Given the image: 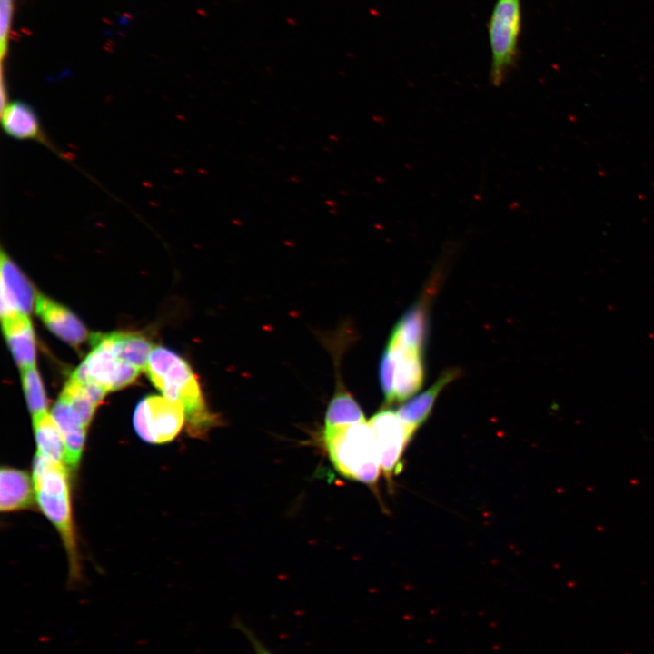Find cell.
<instances>
[{"mask_svg": "<svg viewBox=\"0 0 654 654\" xmlns=\"http://www.w3.org/2000/svg\"><path fill=\"white\" fill-rule=\"evenodd\" d=\"M145 372L164 397L183 404L190 433L203 435L218 424L217 416L205 403L196 375L182 357L166 348L155 346Z\"/></svg>", "mask_w": 654, "mask_h": 654, "instance_id": "1", "label": "cell"}, {"mask_svg": "<svg viewBox=\"0 0 654 654\" xmlns=\"http://www.w3.org/2000/svg\"><path fill=\"white\" fill-rule=\"evenodd\" d=\"M323 440L336 471L375 486L382 471L374 431L369 422L325 427Z\"/></svg>", "mask_w": 654, "mask_h": 654, "instance_id": "2", "label": "cell"}, {"mask_svg": "<svg viewBox=\"0 0 654 654\" xmlns=\"http://www.w3.org/2000/svg\"><path fill=\"white\" fill-rule=\"evenodd\" d=\"M33 482L37 504L58 530L67 552L71 571L75 575L79 570V559L65 464L35 455Z\"/></svg>", "mask_w": 654, "mask_h": 654, "instance_id": "3", "label": "cell"}, {"mask_svg": "<svg viewBox=\"0 0 654 654\" xmlns=\"http://www.w3.org/2000/svg\"><path fill=\"white\" fill-rule=\"evenodd\" d=\"M522 30L521 0H496L487 22L491 53L490 82L500 87L519 59Z\"/></svg>", "mask_w": 654, "mask_h": 654, "instance_id": "4", "label": "cell"}, {"mask_svg": "<svg viewBox=\"0 0 654 654\" xmlns=\"http://www.w3.org/2000/svg\"><path fill=\"white\" fill-rule=\"evenodd\" d=\"M91 344L92 351L72 374V378L98 384L108 391L119 390L136 379L140 370L116 356L108 333L92 335Z\"/></svg>", "mask_w": 654, "mask_h": 654, "instance_id": "5", "label": "cell"}, {"mask_svg": "<svg viewBox=\"0 0 654 654\" xmlns=\"http://www.w3.org/2000/svg\"><path fill=\"white\" fill-rule=\"evenodd\" d=\"M185 422L181 402L164 396L150 395L136 406L133 423L136 433L144 441L163 444L172 441Z\"/></svg>", "mask_w": 654, "mask_h": 654, "instance_id": "6", "label": "cell"}, {"mask_svg": "<svg viewBox=\"0 0 654 654\" xmlns=\"http://www.w3.org/2000/svg\"><path fill=\"white\" fill-rule=\"evenodd\" d=\"M379 453L381 469L388 481L401 469V459L413 433L401 421L396 411L383 408L370 420Z\"/></svg>", "mask_w": 654, "mask_h": 654, "instance_id": "7", "label": "cell"}, {"mask_svg": "<svg viewBox=\"0 0 654 654\" xmlns=\"http://www.w3.org/2000/svg\"><path fill=\"white\" fill-rule=\"evenodd\" d=\"M37 294L27 278L1 251V318L15 313L28 315L35 304Z\"/></svg>", "mask_w": 654, "mask_h": 654, "instance_id": "8", "label": "cell"}, {"mask_svg": "<svg viewBox=\"0 0 654 654\" xmlns=\"http://www.w3.org/2000/svg\"><path fill=\"white\" fill-rule=\"evenodd\" d=\"M35 307L45 325L63 341L77 346L86 339L84 325L66 307L42 294H37Z\"/></svg>", "mask_w": 654, "mask_h": 654, "instance_id": "9", "label": "cell"}, {"mask_svg": "<svg viewBox=\"0 0 654 654\" xmlns=\"http://www.w3.org/2000/svg\"><path fill=\"white\" fill-rule=\"evenodd\" d=\"M394 360V401L408 400L421 389L424 379L421 352L389 344Z\"/></svg>", "mask_w": 654, "mask_h": 654, "instance_id": "10", "label": "cell"}, {"mask_svg": "<svg viewBox=\"0 0 654 654\" xmlns=\"http://www.w3.org/2000/svg\"><path fill=\"white\" fill-rule=\"evenodd\" d=\"M4 132L18 140H34L49 145L35 110L24 101H11L1 107Z\"/></svg>", "mask_w": 654, "mask_h": 654, "instance_id": "11", "label": "cell"}, {"mask_svg": "<svg viewBox=\"0 0 654 654\" xmlns=\"http://www.w3.org/2000/svg\"><path fill=\"white\" fill-rule=\"evenodd\" d=\"M2 319V329L20 369L35 365V342L28 315L15 313Z\"/></svg>", "mask_w": 654, "mask_h": 654, "instance_id": "12", "label": "cell"}, {"mask_svg": "<svg viewBox=\"0 0 654 654\" xmlns=\"http://www.w3.org/2000/svg\"><path fill=\"white\" fill-rule=\"evenodd\" d=\"M458 369L445 371L437 382L422 393L405 402L396 412L413 433L427 421L435 401L443 388L459 376Z\"/></svg>", "mask_w": 654, "mask_h": 654, "instance_id": "13", "label": "cell"}, {"mask_svg": "<svg viewBox=\"0 0 654 654\" xmlns=\"http://www.w3.org/2000/svg\"><path fill=\"white\" fill-rule=\"evenodd\" d=\"M34 482L27 472L2 467L0 471V509L12 512L28 508L33 501Z\"/></svg>", "mask_w": 654, "mask_h": 654, "instance_id": "14", "label": "cell"}, {"mask_svg": "<svg viewBox=\"0 0 654 654\" xmlns=\"http://www.w3.org/2000/svg\"><path fill=\"white\" fill-rule=\"evenodd\" d=\"M52 415L58 424L65 444V463L76 468L84 451L86 429L68 404L59 398L52 410Z\"/></svg>", "mask_w": 654, "mask_h": 654, "instance_id": "15", "label": "cell"}, {"mask_svg": "<svg viewBox=\"0 0 654 654\" xmlns=\"http://www.w3.org/2000/svg\"><path fill=\"white\" fill-rule=\"evenodd\" d=\"M36 442V455L43 459L65 464V444L63 433L47 411L33 416Z\"/></svg>", "mask_w": 654, "mask_h": 654, "instance_id": "16", "label": "cell"}, {"mask_svg": "<svg viewBox=\"0 0 654 654\" xmlns=\"http://www.w3.org/2000/svg\"><path fill=\"white\" fill-rule=\"evenodd\" d=\"M427 312L422 302L412 306L394 327L389 344L421 351L426 336Z\"/></svg>", "mask_w": 654, "mask_h": 654, "instance_id": "17", "label": "cell"}, {"mask_svg": "<svg viewBox=\"0 0 654 654\" xmlns=\"http://www.w3.org/2000/svg\"><path fill=\"white\" fill-rule=\"evenodd\" d=\"M113 350L124 362L140 371H145L153 344L144 336L135 333H108Z\"/></svg>", "mask_w": 654, "mask_h": 654, "instance_id": "18", "label": "cell"}, {"mask_svg": "<svg viewBox=\"0 0 654 654\" xmlns=\"http://www.w3.org/2000/svg\"><path fill=\"white\" fill-rule=\"evenodd\" d=\"M365 417L358 402L348 392H338L328 405L325 427L364 422Z\"/></svg>", "mask_w": 654, "mask_h": 654, "instance_id": "19", "label": "cell"}, {"mask_svg": "<svg viewBox=\"0 0 654 654\" xmlns=\"http://www.w3.org/2000/svg\"><path fill=\"white\" fill-rule=\"evenodd\" d=\"M21 380L32 416L47 411L45 392L35 365L22 368Z\"/></svg>", "mask_w": 654, "mask_h": 654, "instance_id": "20", "label": "cell"}, {"mask_svg": "<svg viewBox=\"0 0 654 654\" xmlns=\"http://www.w3.org/2000/svg\"><path fill=\"white\" fill-rule=\"evenodd\" d=\"M15 12V0H0V55L6 58Z\"/></svg>", "mask_w": 654, "mask_h": 654, "instance_id": "21", "label": "cell"}, {"mask_svg": "<svg viewBox=\"0 0 654 654\" xmlns=\"http://www.w3.org/2000/svg\"><path fill=\"white\" fill-rule=\"evenodd\" d=\"M394 360L388 348L385 349L380 362V383L388 403L394 401Z\"/></svg>", "mask_w": 654, "mask_h": 654, "instance_id": "22", "label": "cell"}, {"mask_svg": "<svg viewBox=\"0 0 654 654\" xmlns=\"http://www.w3.org/2000/svg\"><path fill=\"white\" fill-rule=\"evenodd\" d=\"M233 627L243 635L254 654H274L241 618L233 619Z\"/></svg>", "mask_w": 654, "mask_h": 654, "instance_id": "23", "label": "cell"}, {"mask_svg": "<svg viewBox=\"0 0 654 654\" xmlns=\"http://www.w3.org/2000/svg\"><path fill=\"white\" fill-rule=\"evenodd\" d=\"M285 22L292 26H296L298 25L297 20L291 16L286 17Z\"/></svg>", "mask_w": 654, "mask_h": 654, "instance_id": "24", "label": "cell"}]
</instances>
